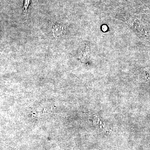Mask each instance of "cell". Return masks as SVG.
Listing matches in <instances>:
<instances>
[{
	"instance_id": "2",
	"label": "cell",
	"mask_w": 150,
	"mask_h": 150,
	"mask_svg": "<svg viewBox=\"0 0 150 150\" xmlns=\"http://www.w3.org/2000/svg\"><path fill=\"white\" fill-rule=\"evenodd\" d=\"M52 30L54 37L58 38L64 35L67 31V27L62 23H56L52 25Z\"/></svg>"
},
{
	"instance_id": "1",
	"label": "cell",
	"mask_w": 150,
	"mask_h": 150,
	"mask_svg": "<svg viewBox=\"0 0 150 150\" xmlns=\"http://www.w3.org/2000/svg\"><path fill=\"white\" fill-rule=\"evenodd\" d=\"M90 52V47L88 44L87 43H83L79 49V59L82 62H85L89 57Z\"/></svg>"
},
{
	"instance_id": "4",
	"label": "cell",
	"mask_w": 150,
	"mask_h": 150,
	"mask_svg": "<svg viewBox=\"0 0 150 150\" xmlns=\"http://www.w3.org/2000/svg\"><path fill=\"white\" fill-rule=\"evenodd\" d=\"M126 1H128V0H126Z\"/></svg>"
},
{
	"instance_id": "3",
	"label": "cell",
	"mask_w": 150,
	"mask_h": 150,
	"mask_svg": "<svg viewBox=\"0 0 150 150\" xmlns=\"http://www.w3.org/2000/svg\"><path fill=\"white\" fill-rule=\"evenodd\" d=\"M30 0H24L23 3V11L24 13L27 12L28 10L30 4Z\"/></svg>"
}]
</instances>
